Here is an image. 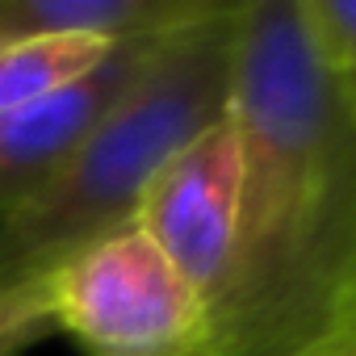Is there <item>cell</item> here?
Instances as JSON below:
<instances>
[{
    "mask_svg": "<svg viewBox=\"0 0 356 356\" xmlns=\"http://www.w3.org/2000/svg\"><path fill=\"white\" fill-rule=\"evenodd\" d=\"M239 5L218 0L206 17L168 30L105 122L0 214V273L47 277L72 252L134 222L151 176L231 113Z\"/></svg>",
    "mask_w": 356,
    "mask_h": 356,
    "instance_id": "obj_2",
    "label": "cell"
},
{
    "mask_svg": "<svg viewBox=\"0 0 356 356\" xmlns=\"http://www.w3.org/2000/svg\"><path fill=\"white\" fill-rule=\"evenodd\" d=\"M55 331L84 356H206L210 306L134 222L47 273Z\"/></svg>",
    "mask_w": 356,
    "mask_h": 356,
    "instance_id": "obj_3",
    "label": "cell"
},
{
    "mask_svg": "<svg viewBox=\"0 0 356 356\" xmlns=\"http://www.w3.org/2000/svg\"><path fill=\"white\" fill-rule=\"evenodd\" d=\"M130 42V38H126ZM118 42L105 38H17L0 42V122L22 113L67 84L84 80L109 59Z\"/></svg>",
    "mask_w": 356,
    "mask_h": 356,
    "instance_id": "obj_7",
    "label": "cell"
},
{
    "mask_svg": "<svg viewBox=\"0 0 356 356\" xmlns=\"http://www.w3.org/2000/svg\"><path fill=\"white\" fill-rule=\"evenodd\" d=\"M327 356H356V339H348L343 348H335V352H327Z\"/></svg>",
    "mask_w": 356,
    "mask_h": 356,
    "instance_id": "obj_10",
    "label": "cell"
},
{
    "mask_svg": "<svg viewBox=\"0 0 356 356\" xmlns=\"http://www.w3.org/2000/svg\"><path fill=\"white\" fill-rule=\"evenodd\" d=\"M218 0H0V42L17 38H151L206 17Z\"/></svg>",
    "mask_w": 356,
    "mask_h": 356,
    "instance_id": "obj_6",
    "label": "cell"
},
{
    "mask_svg": "<svg viewBox=\"0 0 356 356\" xmlns=\"http://www.w3.org/2000/svg\"><path fill=\"white\" fill-rule=\"evenodd\" d=\"M159 38L163 34L118 42L109 51V59L101 67H92L84 80H76L63 92H55L22 113H9L0 122V214L13 210L22 197H30L105 122V113L134 84V76L143 72V63L151 59Z\"/></svg>",
    "mask_w": 356,
    "mask_h": 356,
    "instance_id": "obj_5",
    "label": "cell"
},
{
    "mask_svg": "<svg viewBox=\"0 0 356 356\" xmlns=\"http://www.w3.org/2000/svg\"><path fill=\"white\" fill-rule=\"evenodd\" d=\"M47 335H55L47 277L0 273V356H22Z\"/></svg>",
    "mask_w": 356,
    "mask_h": 356,
    "instance_id": "obj_9",
    "label": "cell"
},
{
    "mask_svg": "<svg viewBox=\"0 0 356 356\" xmlns=\"http://www.w3.org/2000/svg\"><path fill=\"white\" fill-rule=\"evenodd\" d=\"M243 181V134L239 122L227 113L151 176L134 210V227L181 268V277L202 293L210 310L231 281Z\"/></svg>",
    "mask_w": 356,
    "mask_h": 356,
    "instance_id": "obj_4",
    "label": "cell"
},
{
    "mask_svg": "<svg viewBox=\"0 0 356 356\" xmlns=\"http://www.w3.org/2000/svg\"><path fill=\"white\" fill-rule=\"evenodd\" d=\"M293 9L318 76L356 122V0H293Z\"/></svg>",
    "mask_w": 356,
    "mask_h": 356,
    "instance_id": "obj_8",
    "label": "cell"
},
{
    "mask_svg": "<svg viewBox=\"0 0 356 356\" xmlns=\"http://www.w3.org/2000/svg\"><path fill=\"white\" fill-rule=\"evenodd\" d=\"M231 118L248 181L206 356H327L356 339V122L318 76L293 0L239 5Z\"/></svg>",
    "mask_w": 356,
    "mask_h": 356,
    "instance_id": "obj_1",
    "label": "cell"
}]
</instances>
